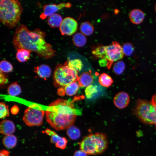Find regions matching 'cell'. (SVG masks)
Segmentation results:
<instances>
[{
	"label": "cell",
	"instance_id": "cell-1",
	"mask_svg": "<svg viewBox=\"0 0 156 156\" xmlns=\"http://www.w3.org/2000/svg\"><path fill=\"white\" fill-rule=\"evenodd\" d=\"M45 32L38 29L29 30L23 24L18 25L14 34L13 43L18 50L25 49L35 52L39 57L48 59L55 55V51L45 40Z\"/></svg>",
	"mask_w": 156,
	"mask_h": 156
},
{
	"label": "cell",
	"instance_id": "cell-2",
	"mask_svg": "<svg viewBox=\"0 0 156 156\" xmlns=\"http://www.w3.org/2000/svg\"><path fill=\"white\" fill-rule=\"evenodd\" d=\"M74 100L58 99L47 107L46 118L47 122L57 131L67 129L73 125L77 116L82 114L81 109L73 103Z\"/></svg>",
	"mask_w": 156,
	"mask_h": 156
},
{
	"label": "cell",
	"instance_id": "cell-3",
	"mask_svg": "<svg viewBox=\"0 0 156 156\" xmlns=\"http://www.w3.org/2000/svg\"><path fill=\"white\" fill-rule=\"evenodd\" d=\"M0 2V21L9 28L14 27L19 22L23 7L17 0H1Z\"/></svg>",
	"mask_w": 156,
	"mask_h": 156
},
{
	"label": "cell",
	"instance_id": "cell-4",
	"mask_svg": "<svg viewBox=\"0 0 156 156\" xmlns=\"http://www.w3.org/2000/svg\"><path fill=\"white\" fill-rule=\"evenodd\" d=\"M108 141L104 133H91L84 137L79 143V148L88 155H95L103 153L107 148Z\"/></svg>",
	"mask_w": 156,
	"mask_h": 156
},
{
	"label": "cell",
	"instance_id": "cell-5",
	"mask_svg": "<svg viewBox=\"0 0 156 156\" xmlns=\"http://www.w3.org/2000/svg\"><path fill=\"white\" fill-rule=\"evenodd\" d=\"M78 72L69 67L67 61L64 64L56 66L53 75L54 84L55 87H64L68 84L78 81Z\"/></svg>",
	"mask_w": 156,
	"mask_h": 156
},
{
	"label": "cell",
	"instance_id": "cell-6",
	"mask_svg": "<svg viewBox=\"0 0 156 156\" xmlns=\"http://www.w3.org/2000/svg\"><path fill=\"white\" fill-rule=\"evenodd\" d=\"M135 113L143 122L156 125V106L151 102L139 99L135 108Z\"/></svg>",
	"mask_w": 156,
	"mask_h": 156
},
{
	"label": "cell",
	"instance_id": "cell-7",
	"mask_svg": "<svg viewBox=\"0 0 156 156\" xmlns=\"http://www.w3.org/2000/svg\"><path fill=\"white\" fill-rule=\"evenodd\" d=\"M44 114L45 112L41 107L33 104L25 110L23 120L29 127L40 126L42 124Z\"/></svg>",
	"mask_w": 156,
	"mask_h": 156
},
{
	"label": "cell",
	"instance_id": "cell-8",
	"mask_svg": "<svg viewBox=\"0 0 156 156\" xmlns=\"http://www.w3.org/2000/svg\"><path fill=\"white\" fill-rule=\"evenodd\" d=\"M107 56L106 59L107 61V68L109 69L113 63L121 59L124 54L122 47L116 42L113 41L112 44L106 46Z\"/></svg>",
	"mask_w": 156,
	"mask_h": 156
},
{
	"label": "cell",
	"instance_id": "cell-9",
	"mask_svg": "<svg viewBox=\"0 0 156 156\" xmlns=\"http://www.w3.org/2000/svg\"><path fill=\"white\" fill-rule=\"evenodd\" d=\"M77 26V23L75 19L67 17L63 19L59 29L62 35L70 36L76 32Z\"/></svg>",
	"mask_w": 156,
	"mask_h": 156
},
{
	"label": "cell",
	"instance_id": "cell-10",
	"mask_svg": "<svg viewBox=\"0 0 156 156\" xmlns=\"http://www.w3.org/2000/svg\"><path fill=\"white\" fill-rule=\"evenodd\" d=\"M71 6V4L69 2H63L58 4H44L43 6V11L40 15V18L44 20L62 8H69Z\"/></svg>",
	"mask_w": 156,
	"mask_h": 156
},
{
	"label": "cell",
	"instance_id": "cell-11",
	"mask_svg": "<svg viewBox=\"0 0 156 156\" xmlns=\"http://www.w3.org/2000/svg\"><path fill=\"white\" fill-rule=\"evenodd\" d=\"M130 98L126 92H121L117 93L114 97L113 101L115 106L119 109H123L128 105Z\"/></svg>",
	"mask_w": 156,
	"mask_h": 156
},
{
	"label": "cell",
	"instance_id": "cell-12",
	"mask_svg": "<svg viewBox=\"0 0 156 156\" xmlns=\"http://www.w3.org/2000/svg\"><path fill=\"white\" fill-rule=\"evenodd\" d=\"M15 127L13 122L9 120H4L0 122V132L5 135H11L15 131Z\"/></svg>",
	"mask_w": 156,
	"mask_h": 156
},
{
	"label": "cell",
	"instance_id": "cell-13",
	"mask_svg": "<svg viewBox=\"0 0 156 156\" xmlns=\"http://www.w3.org/2000/svg\"><path fill=\"white\" fill-rule=\"evenodd\" d=\"M34 71L40 77L45 80L50 77L51 73L50 67L48 65L44 64L35 67Z\"/></svg>",
	"mask_w": 156,
	"mask_h": 156
},
{
	"label": "cell",
	"instance_id": "cell-14",
	"mask_svg": "<svg viewBox=\"0 0 156 156\" xmlns=\"http://www.w3.org/2000/svg\"><path fill=\"white\" fill-rule=\"evenodd\" d=\"M129 16L132 23L138 24L142 23L143 21L145 15L144 13L141 10L136 9L130 11Z\"/></svg>",
	"mask_w": 156,
	"mask_h": 156
},
{
	"label": "cell",
	"instance_id": "cell-15",
	"mask_svg": "<svg viewBox=\"0 0 156 156\" xmlns=\"http://www.w3.org/2000/svg\"><path fill=\"white\" fill-rule=\"evenodd\" d=\"M93 79V76L90 72H84L79 77L78 84L81 87H87L91 85Z\"/></svg>",
	"mask_w": 156,
	"mask_h": 156
},
{
	"label": "cell",
	"instance_id": "cell-16",
	"mask_svg": "<svg viewBox=\"0 0 156 156\" xmlns=\"http://www.w3.org/2000/svg\"><path fill=\"white\" fill-rule=\"evenodd\" d=\"M62 20V18L60 14L55 13L48 17L47 22L50 27L55 28L60 27Z\"/></svg>",
	"mask_w": 156,
	"mask_h": 156
},
{
	"label": "cell",
	"instance_id": "cell-17",
	"mask_svg": "<svg viewBox=\"0 0 156 156\" xmlns=\"http://www.w3.org/2000/svg\"><path fill=\"white\" fill-rule=\"evenodd\" d=\"M2 143L6 148H12L16 145L17 138L15 136L12 134L5 135L3 139Z\"/></svg>",
	"mask_w": 156,
	"mask_h": 156
},
{
	"label": "cell",
	"instance_id": "cell-18",
	"mask_svg": "<svg viewBox=\"0 0 156 156\" xmlns=\"http://www.w3.org/2000/svg\"><path fill=\"white\" fill-rule=\"evenodd\" d=\"M72 40L73 44L76 46L82 47L86 44L87 39L85 35L81 32H77L73 36Z\"/></svg>",
	"mask_w": 156,
	"mask_h": 156
},
{
	"label": "cell",
	"instance_id": "cell-19",
	"mask_svg": "<svg viewBox=\"0 0 156 156\" xmlns=\"http://www.w3.org/2000/svg\"><path fill=\"white\" fill-rule=\"evenodd\" d=\"M17 51L16 57L20 62H25L30 58L31 52V51L25 49H20Z\"/></svg>",
	"mask_w": 156,
	"mask_h": 156
},
{
	"label": "cell",
	"instance_id": "cell-20",
	"mask_svg": "<svg viewBox=\"0 0 156 156\" xmlns=\"http://www.w3.org/2000/svg\"><path fill=\"white\" fill-rule=\"evenodd\" d=\"M79 85L76 82L71 83L65 87L63 89L65 94L69 96L75 95L78 91Z\"/></svg>",
	"mask_w": 156,
	"mask_h": 156
},
{
	"label": "cell",
	"instance_id": "cell-21",
	"mask_svg": "<svg viewBox=\"0 0 156 156\" xmlns=\"http://www.w3.org/2000/svg\"><path fill=\"white\" fill-rule=\"evenodd\" d=\"M79 29L83 34L85 35L89 36L93 33L94 27L90 22L85 21L81 23Z\"/></svg>",
	"mask_w": 156,
	"mask_h": 156
},
{
	"label": "cell",
	"instance_id": "cell-22",
	"mask_svg": "<svg viewBox=\"0 0 156 156\" xmlns=\"http://www.w3.org/2000/svg\"><path fill=\"white\" fill-rule=\"evenodd\" d=\"M66 134L68 137L72 140H76L80 136L81 131L76 127L72 125L66 129Z\"/></svg>",
	"mask_w": 156,
	"mask_h": 156
},
{
	"label": "cell",
	"instance_id": "cell-23",
	"mask_svg": "<svg viewBox=\"0 0 156 156\" xmlns=\"http://www.w3.org/2000/svg\"><path fill=\"white\" fill-rule=\"evenodd\" d=\"M92 54L96 57L106 59L107 56L106 46L100 45L92 51Z\"/></svg>",
	"mask_w": 156,
	"mask_h": 156
},
{
	"label": "cell",
	"instance_id": "cell-24",
	"mask_svg": "<svg viewBox=\"0 0 156 156\" xmlns=\"http://www.w3.org/2000/svg\"><path fill=\"white\" fill-rule=\"evenodd\" d=\"M8 94L12 96H16L21 92V87L17 82H14L10 85L8 88Z\"/></svg>",
	"mask_w": 156,
	"mask_h": 156
},
{
	"label": "cell",
	"instance_id": "cell-25",
	"mask_svg": "<svg viewBox=\"0 0 156 156\" xmlns=\"http://www.w3.org/2000/svg\"><path fill=\"white\" fill-rule=\"evenodd\" d=\"M99 81L101 85L105 87L110 86L113 82V80L110 76L104 73L100 75Z\"/></svg>",
	"mask_w": 156,
	"mask_h": 156
},
{
	"label": "cell",
	"instance_id": "cell-26",
	"mask_svg": "<svg viewBox=\"0 0 156 156\" xmlns=\"http://www.w3.org/2000/svg\"><path fill=\"white\" fill-rule=\"evenodd\" d=\"M68 66L76 70L78 72L81 70L83 64L81 60L79 59H75L67 61Z\"/></svg>",
	"mask_w": 156,
	"mask_h": 156
},
{
	"label": "cell",
	"instance_id": "cell-27",
	"mask_svg": "<svg viewBox=\"0 0 156 156\" xmlns=\"http://www.w3.org/2000/svg\"><path fill=\"white\" fill-rule=\"evenodd\" d=\"M85 92L86 98L91 99L98 92L97 87L96 86L91 84L86 87Z\"/></svg>",
	"mask_w": 156,
	"mask_h": 156
},
{
	"label": "cell",
	"instance_id": "cell-28",
	"mask_svg": "<svg viewBox=\"0 0 156 156\" xmlns=\"http://www.w3.org/2000/svg\"><path fill=\"white\" fill-rule=\"evenodd\" d=\"M0 71L3 72L10 73L13 70L12 64L9 62L3 60L0 63Z\"/></svg>",
	"mask_w": 156,
	"mask_h": 156
},
{
	"label": "cell",
	"instance_id": "cell-29",
	"mask_svg": "<svg viewBox=\"0 0 156 156\" xmlns=\"http://www.w3.org/2000/svg\"><path fill=\"white\" fill-rule=\"evenodd\" d=\"M125 67V63L122 61H119L114 64L113 70L116 74L120 75L124 71Z\"/></svg>",
	"mask_w": 156,
	"mask_h": 156
},
{
	"label": "cell",
	"instance_id": "cell-30",
	"mask_svg": "<svg viewBox=\"0 0 156 156\" xmlns=\"http://www.w3.org/2000/svg\"><path fill=\"white\" fill-rule=\"evenodd\" d=\"M122 47L124 54L127 56L131 55L134 52V46L130 43L127 42L124 43Z\"/></svg>",
	"mask_w": 156,
	"mask_h": 156
},
{
	"label": "cell",
	"instance_id": "cell-31",
	"mask_svg": "<svg viewBox=\"0 0 156 156\" xmlns=\"http://www.w3.org/2000/svg\"><path fill=\"white\" fill-rule=\"evenodd\" d=\"M0 118H3L9 116V112L7 105L1 102L0 103Z\"/></svg>",
	"mask_w": 156,
	"mask_h": 156
},
{
	"label": "cell",
	"instance_id": "cell-32",
	"mask_svg": "<svg viewBox=\"0 0 156 156\" xmlns=\"http://www.w3.org/2000/svg\"><path fill=\"white\" fill-rule=\"evenodd\" d=\"M68 141L64 137H62L61 139L56 144L55 146L62 149H65L67 145Z\"/></svg>",
	"mask_w": 156,
	"mask_h": 156
},
{
	"label": "cell",
	"instance_id": "cell-33",
	"mask_svg": "<svg viewBox=\"0 0 156 156\" xmlns=\"http://www.w3.org/2000/svg\"><path fill=\"white\" fill-rule=\"evenodd\" d=\"M50 141L53 144L57 143L61 138V137L57 135L56 133L51 136Z\"/></svg>",
	"mask_w": 156,
	"mask_h": 156
},
{
	"label": "cell",
	"instance_id": "cell-34",
	"mask_svg": "<svg viewBox=\"0 0 156 156\" xmlns=\"http://www.w3.org/2000/svg\"><path fill=\"white\" fill-rule=\"evenodd\" d=\"M0 81L1 85L6 83L8 81V79L3 72L0 71Z\"/></svg>",
	"mask_w": 156,
	"mask_h": 156
},
{
	"label": "cell",
	"instance_id": "cell-35",
	"mask_svg": "<svg viewBox=\"0 0 156 156\" xmlns=\"http://www.w3.org/2000/svg\"><path fill=\"white\" fill-rule=\"evenodd\" d=\"M88 155L84 151L80 149L76 151L74 153L73 156H88Z\"/></svg>",
	"mask_w": 156,
	"mask_h": 156
},
{
	"label": "cell",
	"instance_id": "cell-36",
	"mask_svg": "<svg viewBox=\"0 0 156 156\" xmlns=\"http://www.w3.org/2000/svg\"><path fill=\"white\" fill-rule=\"evenodd\" d=\"M42 132L50 136L56 133L55 131L48 128H47L45 130L43 131Z\"/></svg>",
	"mask_w": 156,
	"mask_h": 156
},
{
	"label": "cell",
	"instance_id": "cell-37",
	"mask_svg": "<svg viewBox=\"0 0 156 156\" xmlns=\"http://www.w3.org/2000/svg\"><path fill=\"white\" fill-rule=\"evenodd\" d=\"M11 112L12 114H16L19 112V108L17 106L15 105L11 108Z\"/></svg>",
	"mask_w": 156,
	"mask_h": 156
},
{
	"label": "cell",
	"instance_id": "cell-38",
	"mask_svg": "<svg viewBox=\"0 0 156 156\" xmlns=\"http://www.w3.org/2000/svg\"><path fill=\"white\" fill-rule=\"evenodd\" d=\"M99 63L101 66H105L107 65V61L105 59L101 58L99 60Z\"/></svg>",
	"mask_w": 156,
	"mask_h": 156
},
{
	"label": "cell",
	"instance_id": "cell-39",
	"mask_svg": "<svg viewBox=\"0 0 156 156\" xmlns=\"http://www.w3.org/2000/svg\"><path fill=\"white\" fill-rule=\"evenodd\" d=\"M0 156H10V152L6 150H1L0 152Z\"/></svg>",
	"mask_w": 156,
	"mask_h": 156
},
{
	"label": "cell",
	"instance_id": "cell-40",
	"mask_svg": "<svg viewBox=\"0 0 156 156\" xmlns=\"http://www.w3.org/2000/svg\"><path fill=\"white\" fill-rule=\"evenodd\" d=\"M151 102L156 106V94L153 96L151 99Z\"/></svg>",
	"mask_w": 156,
	"mask_h": 156
},
{
	"label": "cell",
	"instance_id": "cell-41",
	"mask_svg": "<svg viewBox=\"0 0 156 156\" xmlns=\"http://www.w3.org/2000/svg\"><path fill=\"white\" fill-rule=\"evenodd\" d=\"M155 11L156 12V3L155 4Z\"/></svg>",
	"mask_w": 156,
	"mask_h": 156
}]
</instances>
